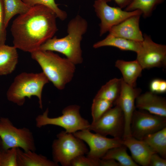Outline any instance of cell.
<instances>
[{
    "label": "cell",
    "mask_w": 166,
    "mask_h": 166,
    "mask_svg": "<svg viewBox=\"0 0 166 166\" xmlns=\"http://www.w3.org/2000/svg\"><path fill=\"white\" fill-rule=\"evenodd\" d=\"M55 13L48 7L38 5L19 15L13 22L10 31L17 49L30 53L53 37L58 29Z\"/></svg>",
    "instance_id": "cell-1"
},
{
    "label": "cell",
    "mask_w": 166,
    "mask_h": 166,
    "mask_svg": "<svg viewBox=\"0 0 166 166\" xmlns=\"http://www.w3.org/2000/svg\"><path fill=\"white\" fill-rule=\"evenodd\" d=\"M88 26L86 20L77 15L69 22L66 36L61 38L53 37L42 45L38 49L60 53L75 65L80 64L83 61L81 43Z\"/></svg>",
    "instance_id": "cell-2"
},
{
    "label": "cell",
    "mask_w": 166,
    "mask_h": 166,
    "mask_svg": "<svg viewBox=\"0 0 166 166\" xmlns=\"http://www.w3.org/2000/svg\"><path fill=\"white\" fill-rule=\"evenodd\" d=\"M49 81L57 89L62 90L72 79L76 69L74 64L50 51L37 50L31 53Z\"/></svg>",
    "instance_id": "cell-3"
},
{
    "label": "cell",
    "mask_w": 166,
    "mask_h": 166,
    "mask_svg": "<svg viewBox=\"0 0 166 166\" xmlns=\"http://www.w3.org/2000/svg\"><path fill=\"white\" fill-rule=\"evenodd\" d=\"M49 81L44 73H22L17 75L6 93L8 100L20 106L23 105L26 97L34 96L38 99L40 108H42V92Z\"/></svg>",
    "instance_id": "cell-4"
},
{
    "label": "cell",
    "mask_w": 166,
    "mask_h": 166,
    "mask_svg": "<svg viewBox=\"0 0 166 166\" xmlns=\"http://www.w3.org/2000/svg\"><path fill=\"white\" fill-rule=\"evenodd\" d=\"M52 144L53 161L63 166H70L76 157L87 154L88 148L84 141L73 133L61 131L57 135Z\"/></svg>",
    "instance_id": "cell-5"
},
{
    "label": "cell",
    "mask_w": 166,
    "mask_h": 166,
    "mask_svg": "<svg viewBox=\"0 0 166 166\" xmlns=\"http://www.w3.org/2000/svg\"><path fill=\"white\" fill-rule=\"evenodd\" d=\"M80 109L78 105H70L64 109L62 115L51 118L48 117L49 109L47 108L42 114L36 117V126L39 128L48 125L59 126L64 128L66 132L71 133L88 129L90 124L81 117Z\"/></svg>",
    "instance_id": "cell-6"
},
{
    "label": "cell",
    "mask_w": 166,
    "mask_h": 166,
    "mask_svg": "<svg viewBox=\"0 0 166 166\" xmlns=\"http://www.w3.org/2000/svg\"><path fill=\"white\" fill-rule=\"evenodd\" d=\"M0 138L1 149L19 148L25 151L36 150L34 136L31 131L26 127L17 128L8 118H0Z\"/></svg>",
    "instance_id": "cell-7"
},
{
    "label": "cell",
    "mask_w": 166,
    "mask_h": 166,
    "mask_svg": "<svg viewBox=\"0 0 166 166\" xmlns=\"http://www.w3.org/2000/svg\"><path fill=\"white\" fill-rule=\"evenodd\" d=\"M105 113L97 120L92 122L88 128L105 136L122 138L124 129L123 113L117 104Z\"/></svg>",
    "instance_id": "cell-8"
},
{
    "label": "cell",
    "mask_w": 166,
    "mask_h": 166,
    "mask_svg": "<svg viewBox=\"0 0 166 166\" xmlns=\"http://www.w3.org/2000/svg\"><path fill=\"white\" fill-rule=\"evenodd\" d=\"M166 127V117L135 109L130 124L131 135L139 140Z\"/></svg>",
    "instance_id": "cell-9"
},
{
    "label": "cell",
    "mask_w": 166,
    "mask_h": 166,
    "mask_svg": "<svg viewBox=\"0 0 166 166\" xmlns=\"http://www.w3.org/2000/svg\"><path fill=\"white\" fill-rule=\"evenodd\" d=\"M93 6L97 16L101 20L99 24L100 36L109 32L113 26L130 17L142 14L138 10L127 11L123 10L119 7H112L109 5L105 0H96Z\"/></svg>",
    "instance_id": "cell-10"
},
{
    "label": "cell",
    "mask_w": 166,
    "mask_h": 166,
    "mask_svg": "<svg viewBox=\"0 0 166 166\" xmlns=\"http://www.w3.org/2000/svg\"><path fill=\"white\" fill-rule=\"evenodd\" d=\"M140 48L136 53V60L143 69L166 66V45L155 42L151 36L143 34Z\"/></svg>",
    "instance_id": "cell-11"
},
{
    "label": "cell",
    "mask_w": 166,
    "mask_h": 166,
    "mask_svg": "<svg viewBox=\"0 0 166 166\" xmlns=\"http://www.w3.org/2000/svg\"><path fill=\"white\" fill-rule=\"evenodd\" d=\"M73 135L86 143L89 147L87 156L95 160L101 159L109 149L123 144L122 138H109L88 129L77 131Z\"/></svg>",
    "instance_id": "cell-12"
},
{
    "label": "cell",
    "mask_w": 166,
    "mask_h": 166,
    "mask_svg": "<svg viewBox=\"0 0 166 166\" xmlns=\"http://www.w3.org/2000/svg\"><path fill=\"white\" fill-rule=\"evenodd\" d=\"M141 91L140 88L129 85L122 79L120 93L114 105L117 104L120 106L124 115L125 124L123 138L131 136L130 129L131 120L136 109V99Z\"/></svg>",
    "instance_id": "cell-13"
},
{
    "label": "cell",
    "mask_w": 166,
    "mask_h": 166,
    "mask_svg": "<svg viewBox=\"0 0 166 166\" xmlns=\"http://www.w3.org/2000/svg\"><path fill=\"white\" fill-rule=\"evenodd\" d=\"M141 15H133L113 26L109 30V34L135 41L142 42L144 39L143 34L139 26Z\"/></svg>",
    "instance_id": "cell-14"
},
{
    "label": "cell",
    "mask_w": 166,
    "mask_h": 166,
    "mask_svg": "<svg viewBox=\"0 0 166 166\" xmlns=\"http://www.w3.org/2000/svg\"><path fill=\"white\" fill-rule=\"evenodd\" d=\"M135 107L138 109L166 117L165 98L150 91L138 96L136 99Z\"/></svg>",
    "instance_id": "cell-15"
},
{
    "label": "cell",
    "mask_w": 166,
    "mask_h": 166,
    "mask_svg": "<svg viewBox=\"0 0 166 166\" xmlns=\"http://www.w3.org/2000/svg\"><path fill=\"white\" fill-rule=\"evenodd\" d=\"M122 144L129 150L132 158L136 164L149 166L150 157L155 152L145 142L130 136L123 138Z\"/></svg>",
    "instance_id": "cell-16"
},
{
    "label": "cell",
    "mask_w": 166,
    "mask_h": 166,
    "mask_svg": "<svg viewBox=\"0 0 166 166\" xmlns=\"http://www.w3.org/2000/svg\"><path fill=\"white\" fill-rule=\"evenodd\" d=\"M115 66L121 72L123 81L129 85L135 87L137 80L141 76L143 69L139 62L136 60L129 61L118 60Z\"/></svg>",
    "instance_id": "cell-17"
},
{
    "label": "cell",
    "mask_w": 166,
    "mask_h": 166,
    "mask_svg": "<svg viewBox=\"0 0 166 166\" xmlns=\"http://www.w3.org/2000/svg\"><path fill=\"white\" fill-rule=\"evenodd\" d=\"M18 166H58V164L41 154L17 148Z\"/></svg>",
    "instance_id": "cell-18"
},
{
    "label": "cell",
    "mask_w": 166,
    "mask_h": 166,
    "mask_svg": "<svg viewBox=\"0 0 166 166\" xmlns=\"http://www.w3.org/2000/svg\"><path fill=\"white\" fill-rule=\"evenodd\" d=\"M17 49L5 44L0 46V75L10 74L15 69L18 59Z\"/></svg>",
    "instance_id": "cell-19"
},
{
    "label": "cell",
    "mask_w": 166,
    "mask_h": 166,
    "mask_svg": "<svg viewBox=\"0 0 166 166\" xmlns=\"http://www.w3.org/2000/svg\"><path fill=\"white\" fill-rule=\"evenodd\" d=\"M141 43L109 34L104 39L94 43L93 47L96 49L104 46H113L122 50L130 51L137 53L140 48Z\"/></svg>",
    "instance_id": "cell-20"
},
{
    "label": "cell",
    "mask_w": 166,
    "mask_h": 166,
    "mask_svg": "<svg viewBox=\"0 0 166 166\" xmlns=\"http://www.w3.org/2000/svg\"><path fill=\"white\" fill-rule=\"evenodd\" d=\"M151 148L162 157L166 158V127L149 134L142 140Z\"/></svg>",
    "instance_id": "cell-21"
},
{
    "label": "cell",
    "mask_w": 166,
    "mask_h": 166,
    "mask_svg": "<svg viewBox=\"0 0 166 166\" xmlns=\"http://www.w3.org/2000/svg\"><path fill=\"white\" fill-rule=\"evenodd\" d=\"M122 80V78L110 80L101 87L94 98L105 100L114 105L120 93Z\"/></svg>",
    "instance_id": "cell-22"
},
{
    "label": "cell",
    "mask_w": 166,
    "mask_h": 166,
    "mask_svg": "<svg viewBox=\"0 0 166 166\" xmlns=\"http://www.w3.org/2000/svg\"><path fill=\"white\" fill-rule=\"evenodd\" d=\"M2 0L4 11V24L6 28L13 17L25 13L31 7L22 0Z\"/></svg>",
    "instance_id": "cell-23"
},
{
    "label": "cell",
    "mask_w": 166,
    "mask_h": 166,
    "mask_svg": "<svg viewBox=\"0 0 166 166\" xmlns=\"http://www.w3.org/2000/svg\"><path fill=\"white\" fill-rule=\"evenodd\" d=\"M127 149L123 144L108 150L101 159L114 160L120 164L121 166H139L128 153Z\"/></svg>",
    "instance_id": "cell-24"
},
{
    "label": "cell",
    "mask_w": 166,
    "mask_h": 166,
    "mask_svg": "<svg viewBox=\"0 0 166 166\" xmlns=\"http://www.w3.org/2000/svg\"><path fill=\"white\" fill-rule=\"evenodd\" d=\"M165 0H133L124 10L132 11L136 10H140L144 18L150 17L153 11L159 5L162 4Z\"/></svg>",
    "instance_id": "cell-25"
},
{
    "label": "cell",
    "mask_w": 166,
    "mask_h": 166,
    "mask_svg": "<svg viewBox=\"0 0 166 166\" xmlns=\"http://www.w3.org/2000/svg\"><path fill=\"white\" fill-rule=\"evenodd\" d=\"M113 103L103 99L94 98L91 108L92 122L97 120L108 110L112 108Z\"/></svg>",
    "instance_id": "cell-26"
},
{
    "label": "cell",
    "mask_w": 166,
    "mask_h": 166,
    "mask_svg": "<svg viewBox=\"0 0 166 166\" xmlns=\"http://www.w3.org/2000/svg\"><path fill=\"white\" fill-rule=\"evenodd\" d=\"M24 3L30 7L38 5L46 6L51 9L56 14L57 17L64 21L67 17L66 12L60 9L55 0H22Z\"/></svg>",
    "instance_id": "cell-27"
},
{
    "label": "cell",
    "mask_w": 166,
    "mask_h": 166,
    "mask_svg": "<svg viewBox=\"0 0 166 166\" xmlns=\"http://www.w3.org/2000/svg\"><path fill=\"white\" fill-rule=\"evenodd\" d=\"M0 166H18L17 148L0 149Z\"/></svg>",
    "instance_id": "cell-28"
},
{
    "label": "cell",
    "mask_w": 166,
    "mask_h": 166,
    "mask_svg": "<svg viewBox=\"0 0 166 166\" xmlns=\"http://www.w3.org/2000/svg\"><path fill=\"white\" fill-rule=\"evenodd\" d=\"M99 160L85 157L84 155H80L72 160L70 166H99Z\"/></svg>",
    "instance_id": "cell-29"
},
{
    "label": "cell",
    "mask_w": 166,
    "mask_h": 166,
    "mask_svg": "<svg viewBox=\"0 0 166 166\" xmlns=\"http://www.w3.org/2000/svg\"><path fill=\"white\" fill-rule=\"evenodd\" d=\"M150 91L155 94H162L166 92V81L159 78L152 80L149 85Z\"/></svg>",
    "instance_id": "cell-30"
},
{
    "label": "cell",
    "mask_w": 166,
    "mask_h": 166,
    "mask_svg": "<svg viewBox=\"0 0 166 166\" xmlns=\"http://www.w3.org/2000/svg\"><path fill=\"white\" fill-rule=\"evenodd\" d=\"M4 11L2 0H0V46L5 44L6 28L4 24Z\"/></svg>",
    "instance_id": "cell-31"
},
{
    "label": "cell",
    "mask_w": 166,
    "mask_h": 166,
    "mask_svg": "<svg viewBox=\"0 0 166 166\" xmlns=\"http://www.w3.org/2000/svg\"><path fill=\"white\" fill-rule=\"evenodd\" d=\"M166 160L158 154L153 153L150 160L149 166H166Z\"/></svg>",
    "instance_id": "cell-32"
},
{
    "label": "cell",
    "mask_w": 166,
    "mask_h": 166,
    "mask_svg": "<svg viewBox=\"0 0 166 166\" xmlns=\"http://www.w3.org/2000/svg\"><path fill=\"white\" fill-rule=\"evenodd\" d=\"M99 166H121L120 164L114 160L111 159L99 160Z\"/></svg>",
    "instance_id": "cell-33"
},
{
    "label": "cell",
    "mask_w": 166,
    "mask_h": 166,
    "mask_svg": "<svg viewBox=\"0 0 166 166\" xmlns=\"http://www.w3.org/2000/svg\"><path fill=\"white\" fill-rule=\"evenodd\" d=\"M107 2L114 1L120 8L123 9L125 8L133 1V0H105Z\"/></svg>",
    "instance_id": "cell-34"
},
{
    "label": "cell",
    "mask_w": 166,
    "mask_h": 166,
    "mask_svg": "<svg viewBox=\"0 0 166 166\" xmlns=\"http://www.w3.org/2000/svg\"><path fill=\"white\" fill-rule=\"evenodd\" d=\"M2 148V141L0 138V149Z\"/></svg>",
    "instance_id": "cell-35"
}]
</instances>
